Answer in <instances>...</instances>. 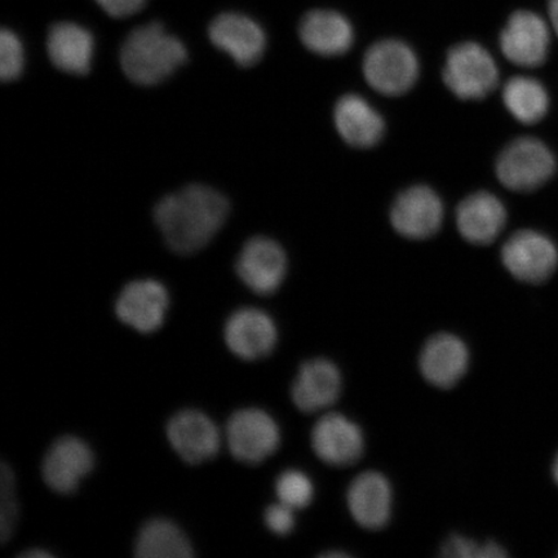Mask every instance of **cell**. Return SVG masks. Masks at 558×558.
Segmentation results:
<instances>
[{
  "mask_svg": "<svg viewBox=\"0 0 558 558\" xmlns=\"http://www.w3.org/2000/svg\"><path fill=\"white\" fill-rule=\"evenodd\" d=\"M225 195L213 187L191 185L167 195L156 207V222L167 244L187 255L204 248L228 218Z\"/></svg>",
  "mask_w": 558,
  "mask_h": 558,
  "instance_id": "obj_1",
  "label": "cell"
},
{
  "mask_svg": "<svg viewBox=\"0 0 558 558\" xmlns=\"http://www.w3.org/2000/svg\"><path fill=\"white\" fill-rule=\"evenodd\" d=\"M186 59L183 41L157 21L132 31L120 53L124 74L140 86L158 85L184 65Z\"/></svg>",
  "mask_w": 558,
  "mask_h": 558,
  "instance_id": "obj_2",
  "label": "cell"
},
{
  "mask_svg": "<svg viewBox=\"0 0 558 558\" xmlns=\"http://www.w3.org/2000/svg\"><path fill=\"white\" fill-rule=\"evenodd\" d=\"M553 149L534 136H521L507 144L497 160L498 179L508 190L519 193L538 191L557 172Z\"/></svg>",
  "mask_w": 558,
  "mask_h": 558,
  "instance_id": "obj_3",
  "label": "cell"
},
{
  "mask_svg": "<svg viewBox=\"0 0 558 558\" xmlns=\"http://www.w3.org/2000/svg\"><path fill=\"white\" fill-rule=\"evenodd\" d=\"M444 82L462 100H481L499 82V69L490 52L476 41H462L446 56Z\"/></svg>",
  "mask_w": 558,
  "mask_h": 558,
  "instance_id": "obj_4",
  "label": "cell"
},
{
  "mask_svg": "<svg viewBox=\"0 0 558 558\" xmlns=\"http://www.w3.org/2000/svg\"><path fill=\"white\" fill-rule=\"evenodd\" d=\"M364 74L369 86L379 94L399 96L415 85L418 60L413 48L400 39H383L368 48Z\"/></svg>",
  "mask_w": 558,
  "mask_h": 558,
  "instance_id": "obj_5",
  "label": "cell"
},
{
  "mask_svg": "<svg viewBox=\"0 0 558 558\" xmlns=\"http://www.w3.org/2000/svg\"><path fill=\"white\" fill-rule=\"evenodd\" d=\"M500 256L509 274L530 284L548 281L558 268L557 244L534 229H521L509 236Z\"/></svg>",
  "mask_w": 558,
  "mask_h": 558,
  "instance_id": "obj_6",
  "label": "cell"
},
{
  "mask_svg": "<svg viewBox=\"0 0 558 558\" xmlns=\"http://www.w3.org/2000/svg\"><path fill=\"white\" fill-rule=\"evenodd\" d=\"M227 442L235 460L244 464H259L281 444V432L274 417L260 409H242L229 417Z\"/></svg>",
  "mask_w": 558,
  "mask_h": 558,
  "instance_id": "obj_7",
  "label": "cell"
},
{
  "mask_svg": "<svg viewBox=\"0 0 558 558\" xmlns=\"http://www.w3.org/2000/svg\"><path fill=\"white\" fill-rule=\"evenodd\" d=\"M550 26L538 13L520 10L512 13L500 33L499 45L505 58L521 68H539L547 61Z\"/></svg>",
  "mask_w": 558,
  "mask_h": 558,
  "instance_id": "obj_8",
  "label": "cell"
},
{
  "mask_svg": "<svg viewBox=\"0 0 558 558\" xmlns=\"http://www.w3.org/2000/svg\"><path fill=\"white\" fill-rule=\"evenodd\" d=\"M208 38L242 68L257 64L267 50V34L260 24L240 12L216 16L208 26Z\"/></svg>",
  "mask_w": 558,
  "mask_h": 558,
  "instance_id": "obj_9",
  "label": "cell"
},
{
  "mask_svg": "<svg viewBox=\"0 0 558 558\" xmlns=\"http://www.w3.org/2000/svg\"><path fill=\"white\" fill-rule=\"evenodd\" d=\"M235 270L250 290L259 295H270L283 282L288 257L276 241L254 236L244 244Z\"/></svg>",
  "mask_w": 558,
  "mask_h": 558,
  "instance_id": "obj_10",
  "label": "cell"
},
{
  "mask_svg": "<svg viewBox=\"0 0 558 558\" xmlns=\"http://www.w3.org/2000/svg\"><path fill=\"white\" fill-rule=\"evenodd\" d=\"M442 220V201L427 185L409 187L390 209V222L396 232L409 240L429 239L441 228Z\"/></svg>",
  "mask_w": 558,
  "mask_h": 558,
  "instance_id": "obj_11",
  "label": "cell"
},
{
  "mask_svg": "<svg viewBox=\"0 0 558 558\" xmlns=\"http://www.w3.org/2000/svg\"><path fill=\"white\" fill-rule=\"evenodd\" d=\"M172 449L187 464L197 465L218 456L221 435L216 424L198 410H183L167 425Z\"/></svg>",
  "mask_w": 558,
  "mask_h": 558,
  "instance_id": "obj_12",
  "label": "cell"
},
{
  "mask_svg": "<svg viewBox=\"0 0 558 558\" xmlns=\"http://www.w3.org/2000/svg\"><path fill=\"white\" fill-rule=\"evenodd\" d=\"M95 456L80 437L64 436L56 439L41 464L45 483L54 493L72 494L81 481L93 471Z\"/></svg>",
  "mask_w": 558,
  "mask_h": 558,
  "instance_id": "obj_13",
  "label": "cell"
},
{
  "mask_svg": "<svg viewBox=\"0 0 558 558\" xmlns=\"http://www.w3.org/2000/svg\"><path fill=\"white\" fill-rule=\"evenodd\" d=\"M169 292L155 279L130 282L117 299L116 312L123 324L150 333L163 325L169 310Z\"/></svg>",
  "mask_w": 558,
  "mask_h": 558,
  "instance_id": "obj_14",
  "label": "cell"
},
{
  "mask_svg": "<svg viewBox=\"0 0 558 558\" xmlns=\"http://www.w3.org/2000/svg\"><path fill=\"white\" fill-rule=\"evenodd\" d=\"M277 327L269 314L256 308H242L232 314L225 327L228 348L236 357L256 361L267 357L277 344Z\"/></svg>",
  "mask_w": 558,
  "mask_h": 558,
  "instance_id": "obj_15",
  "label": "cell"
},
{
  "mask_svg": "<svg viewBox=\"0 0 558 558\" xmlns=\"http://www.w3.org/2000/svg\"><path fill=\"white\" fill-rule=\"evenodd\" d=\"M312 446L317 457L332 466L352 465L365 449L364 435L359 425L338 413L319 418L312 430Z\"/></svg>",
  "mask_w": 558,
  "mask_h": 558,
  "instance_id": "obj_16",
  "label": "cell"
},
{
  "mask_svg": "<svg viewBox=\"0 0 558 558\" xmlns=\"http://www.w3.org/2000/svg\"><path fill=\"white\" fill-rule=\"evenodd\" d=\"M469 348L456 335L438 333L424 345L418 366L432 386L456 387L469 369Z\"/></svg>",
  "mask_w": 558,
  "mask_h": 558,
  "instance_id": "obj_17",
  "label": "cell"
},
{
  "mask_svg": "<svg viewBox=\"0 0 558 558\" xmlns=\"http://www.w3.org/2000/svg\"><path fill=\"white\" fill-rule=\"evenodd\" d=\"M507 209L497 195L477 192L459 205L457 226L465 241L485 246L498 239L507 225Z\"/></svg>",
  "mask_w": 558,
  "mask_h": 558,
  "instance_id": "obj_18",
  "label": "cell"
},
{
  "mask_svg": "<svg viewBox=\"0 0 558 558\" xmlns=\"http://www.w3.org/2000/svg\"><path fill=\"white\" fill-rule=\"evenodd\" d=\"M341 393V375L331 361L317 359L300 367L291 397L303 413L312 414L332 407Z\"/></svg>",
  "mask_w": 558,
  "mask_h": 558,
  "instance_id": "obj_19",
  "label": "cell"
},
{
  "mask_svg": "<svg viewBox=\"0 0 558 558\" xmlns=\"http://www.w3.org/2000/svg\"><path fill=\"white\" fill-rule=\"evenodd\" d=\"M299 37L311 52L333 58L351 50L354 29L343 13L312 10L300 21Z\"/></svg>",
  "mask_w": 558,
  "mask_h": 558,
  "instance_id": "obj_20",
  "label": "cell"
},
{
  "mask_svg": "<svg viewBox=\"0 0 558 558\" xmlns=\"http://www.w3.org/2000/svg\"><path fill=\"white\" fill-rule=\"evenodd\" d=\"M349 511L360 526L379 530L387 525L392 508V490L378 472H365L353 480L347 494Z\"/></svg>",
  "mask_w": 558,
  "mask_h": 558,
  "instance_id": "obj_21",
  "label": "cell"
},
{
  "mask_svg": "<svg viewBox=\"0 0 558 558\" xmlns=\"http://www.w3.org/2000/svg\"><path fill=\"white\" fill-rule=\"evenodd\" d=\"M333 121L339 135L354 148H372L386 131V123L364 97L355 94L341 96L333 109Z\"/></svg>",
  "mask_w": 558,
  "mask_h": 558,
  "instance_id": "obj_22",
  "label": "cell"
},
{
  "mask_svg": "<svg viewBox=\"0 0 558 558\" xmlns=\"http://www.w3.org/2000/svg\"><path fill=\"white\" fill-rule=\"evenodd\" d=\"M47 52L61 72L85 75L93 64L94 35L85 26L61 21L48 32Z\"/></svg>",
  "mask_w": 558,
  "mask_h": 558,
  "instance_id": "obj_23",
  "label": "cell"
},
{
  "mask_svg": "<svg viewBox=\"0 0 558 558\" xmlns=\"http://www.w3.org/2000/svg\"><path fill=\"white\" fill-rule=\"evenodd\" d=\"M501 96L514 120L527 125L542 122L550 108L548 89L533 76H513L506 83Z\"/></svg>",
  "mask_w": 558,
  "mask_h": 558,
  "instance_id": "obj_24",
  "label": "cell"
},
{
  "mask_svg": "<svg viewBox=\"0 0 558 558\" xmlns=\"http://www.w3.org/2000/svg\"><path fill=\"white\" fill-rule=\"evenodd\" d=\"M135 555L142 558H191L194 553L190 539L177 523L155 519L140 530Z\"/></svg>",
  "mask_w": 558,
  "mask_h": 558,
  "instance_id": "obj_25",
  "label": "cell"
},
{
  "mask_svg": "<svg viewBox=\"0 0 558 558\" xmlns=\"http://www.w3.org/2000/svg\"><path fill=\"white\" fill-rule=\"evenodd\" d=\"M276 493L281 504L291 508L303 509L312 504L314 487L312 480L305 473L289 470L279 474Z\"/></svg>",
  "mask_w": 558,
  "mask_h": 558,
  "instance_id": "obj_26",
  "label": "cell"
},
{
  "mask_svg": "<svg viewBox=\"0 0 558 558\" xmlns=\"http://www.w3.org/2000/svg\"><path fill=\"white\" fill-rule=\"evenodd\" d=\"M15 474L9 464L0 466V541H10L17 521Z\"/></svg>",
  "mask_w": 558,
  "mask_h": 558,
  "instance_id": "obj_27",
  "label": "cell"
},
{
  "mask_svg": "<svg viewBox=\"0 0 558 558\" xmlns=\"http://www.w3.org/2000/svg\"><path fill=\"white\" fill-rule=\"evenodd\" d=\"M25 53L23 41L10 29L0 32V76L3 82L15 81L23 73Z\"/></svg>",
  "mask_w": 558,
  "mask_h": 558,
  "instance_id": "obj_28",
  "label": "cell"
},
{
  "mask_svg": "<svg viewBox=\"0 0 558 558\" xmlns=\"http://www.w3.org/2000/svg\"><path fill=\"white\" fill-rule=\"evenodd\" d=\"M264 520L270 532L277 535H288L295 526V509L278 501L277 505L267 508Z\"/></svg>",
  "mask_w": 558,
  "mask_h": 558,
  "instance_id": "obj_29",
  "label": "cell"
},
{
  "mask_svg": "<svg viewBox=\"0 0 558 558\" xmlns=\"http://www.w3.org/2000/svg\"><path fill=\"white\" fill-rule=\"evenodd\" d=\"M484 544H478L462 535H451L444 543L441 555L451 558H483Z\"/></svg>",
  "mask_w": 558,
  "mask_h": 558,
  "instance_id": "obj_30",
  "label": "cell"
},
{
  "mask_svg": "<svg viewBox=\"0 0 558 558\" xmlns=\"http://www.w3.org/2000/svg\"><path fill=\"white\" fill-rule=\"evenodd\" d=\"M100 9L113 19H125L142 11L148 0H95Z\"/></svg>",
  "mask_w": 558,
  "mask_h": 558,
  "instance_id": "obj_31",
  "label": "cell"
},
{
  "mask_svg": "<svg viewBox=\"0 0 558 558\" xmlns=\"http://www.w3.org/2000/svg\"><path fill=\"white\" fill-rule=\"evenodd\" d=\"M548 13L550 29H553L558 37V0H549Z\"/></svg>",
  "mask_w": 558,
  "mask_h": 558,
  "instance_id": "obj_32",
  "label": "cell"
},
{
  "mask_svg": "<svg viewBox=\"0 0 558 558\" xmlns=\"http://www.w3.org/2000/svg\"><path fill=\"white\" fill-rule=\"evenodd\" d=\"M51 556L52 555L50 553H47V550L39 549V548H34L33 550L32 549L26 550V553L21 555V557H26V558H47V557H51Z\"/></svg>",
  "mask_w": 558,
  "mask_h": 558,
  "instance_id": "obj_33",
  "label": "cell"
},
{
  "mask_svg": "<svg viewBox=\"0 0 558 558\" xmlns=\"http://www.w3.org/2000/svg\"><path fill=\"white\" fill-rule=\"evenodd\" d=\"M553 474H554V478L556 481V484L558 485V453L555 458V462H554V465H553Z\"/></svg>",
  "mask_w": 558,
  "mask_h": 558,
  "instance_id": "obj_34",
  "label": "cell"
},
{
  "mask_svg": "<svg viewBox=\"0 0 558 558\" xmlns=\"http://www.w3.org/2000/svg\"><path fill=\"white\" fill-rule=\"evenodd\" d=\"M324 556L325 557H347V555L343 554V553H329V554H326Z\"/></svg>",
  "mask_w": 558,
  "mask_h": 558,
  "instance_id": "obj_35",
  "label": "cell"
}]
</instances>
